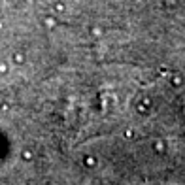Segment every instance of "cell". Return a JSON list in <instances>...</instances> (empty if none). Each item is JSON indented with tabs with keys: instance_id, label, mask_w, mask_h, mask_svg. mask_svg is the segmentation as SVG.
Instances as JSON below:
<instances>
[{
	"instance_id": "obj_5",
	"label": "cell",
	"mask_w": 185,
	"mask_h": 185,
	"mask_svg": "<svg viewBox=\"0 0 185 185\" xmlns=\"http://www.w3.org/2000/svg\"><path fill=\"white\" fill-rule=\"evenodd\" d=\"M30 157H32V153H29V151L23 153V159H30Z\"/></svg>"
},
{
	"instance_id": "obj_4",
	"label": "cell",
	"mask_w": 185,
	"mask_h": 185,
	"mask_svg": "<svg viewBox=\"0 0 185 185\" xmlns=\"http://www.w3.org/2000/svg\"><path fill=\"white\" fill-rule=\"evenodd\" d=\"M181 83H183V79H181L179 76H174V78H172V85H176V87H178V85H181Z\"/></svg>"
},
{
	"instance_id": "obj_1",
	"label": "cell",
	"mask_w": 185,
	"mask_h": 185,
	"mask_svg": "<svg viewBox=\"0 0 185 185\" xmlns=\"http://www.w3.org/2000/svg\"><path fill=\"white\" fill-rule=\"evenodd\" d=\"M136 110H138V113H142V115H146V113H149V110H151V100H144V102H140L136 106Z\"/></svg>"
},
{
	"instance_id": "obj_2",
	"label": "cell",
	"mask_w": 185,
	"mask_h": 185,
	"mask_svg": "<svg viewBox=\"0 0 185 185\" xmlns=\"http://www.w3.org/2000/svg\"><path fill=\"white\" fill-rule=\"evenodd\" d=\"M83 165L89 166V168H92V166H97V159L95 157H85L83 159Z\"/></svg>"
},
{
	"instance_id": "obj_3",
	"label": "cell",
	"mask_w": 185,
	"mask_h": 185,
	"mask_svg": "<svg viewBox=\"0 0 185 185\" xmlns=\"http://www.w3.org/2000/svg\"><path fill=\"white\" fill-rule=\"evenodd\" d=\"M155 151H159V153L166 151V144H165L163 140H157V142H155Z\"/></svg>"
}]
</instances>
